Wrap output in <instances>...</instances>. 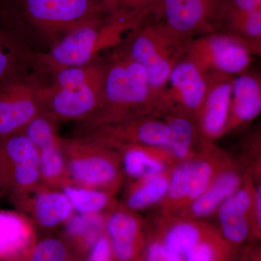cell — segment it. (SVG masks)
<instances>
[{"mask_svg": "<svg viewBox=\"0 0 261 261\" xmlns=\"http://www.w3.org/2000/svg\"><path fill=\"white\" fill-rule=\"evenodd\" d=\"M170 111L163 92L153 88L138 63L113 51L106 59L100 107L78 122L75 135L143 115L163 116Z\"/></svg>", "mask_w": 261, "mask_h": 261, "instance_id": "6da1fadb", "label": "cell"}, {"mask_svg": "<svg viewBox=\"0 0 261 261\" xmlns=\"http://www.w3.org/2000/svg\"><path fill=\"white\" fill-rule=\"evenodd\" d=\"M149 17L118 12L87 20L53 41L47 53L36 55L34 63L48 74L89 64L100 58L102 51L116 47L127 33Z\"/></svg>", "mask_w": 261, "mask_h": 261, "instance_id": "7a4b0ae2", "label": "cell"}, {"mask_svg": "<svg viewBox=\"0 0 261 261\" xmlns=\"http://www.w3.org/2000/svg\"><path fill=\"white\" fill-rule=\"evenodd\" d=\"M106 60L67 67L51 73L40 92L42 113L57 122L83 121L100 107Z\"/></svg>", "mask_w": 261, "mask_h": 261, "instance_id": "3957f363", "label": "cell"}, {"mask_svg": "<svg viewBox=\"0 0 261 261\" xmlns=\"http://www.w3.org/2000/svg\"><path fill=\"white\" fill-rule=\"evenodd\" d=\"M187 42L150 16L127 33L113 51L140 64L153 88L163 92L173 67L185 55Z\"/></svg>", "mask_w": 261, "mask_h": 261, "instance_id": "277c9868", "label": "cell"}, {"mask_svg": "<svg viewBox=\"0 0 261 261\" xmlns=\"http://www.w3.org/2000/svg\"><path fill=\"white\" fill-rule=\"evenodd\" d=\"M16 21L29 27L50 43L87 20L109 15L102 0H2Z\"/></svg>", "mask_w": 261, "mask_h": 261, "instance_id": "5b68a950", "label": "cell"}, {"mask_svg": "<svg viewBox=\"0 0 261 261\" xmlns=\"http://www.w3.org/2000/svg\"><path fill=\"white\" fill-rule=\"evenodd\" d=\"M62 147L72 184L113 195L119 190L124 174L114 149L82 136L62 138Z\"/></svg>", "mask_w": 261, "mask_h": 261, "instance_id": "8992f818", "label": "cell"}, {"mask_svg": "<svg viewBox=\"0 0 261 261\" xmlns=\"http://www.w3.org/2000/svg\"><path fill=\"white\" fill-rule=\"evenodd\" d=\"M185 55L207 73L235 76L247 71L255 53L240 37L226 32H214L190 39Z\"/></svg>", "mask_w": 261, "mask_h": 261, "instance_id": "52a82bcc", "label": "cell"}, {"mask_svg": "<svg viewBox=\"0 0 261 261\" xmlns=\"http://www.w3.org/2000/svg\"><path fill=\"white\" fill-rule=\"evenodd\" d=\"M42 81L27 70L0 82V140L22 132L42 113Z\"/></svg>", "mask_w": 261, "mask_h": 261, "instance_id": "ba28073f", "label": "cell"}, {"mask_svg": "<svg viewBox=\"0 0 261 261\" xmlns=\"http://www.w3.org/2000/svg\"><path fill=\"white\" fill-rule=\"evenodd\" d=\"M43 185L39 152L23 132L0 140V187L10 197L25 195Z\"/></svg>", "mask_w": 261, "mask_h": 261, "instance_id": "9c48e42d", "label": "cell"}, {"mask_svg": "<svg viewBox=\"0 0 261 261\" xmlns=\"http://www.w3.org/2000/svg\"><path fill=\"white\" fill-rule=\"evenodd\" d=\"M217 3L218 0H161L151 18L173 35L189 41L216 32Z\"/></svg>", "mask_w": 261, "mask_h": 261, "instance_id": "30bf717a", "label": "cell"}, {"mask_svg": "<svg viewBox=\"0 0 261 261\" xmlns=\"http://www.w3.org/2000/svg\"><path fill=\"white\" fill-rule=\"evenodd\" d=\"M76 136L106 146L132 144L168 149L169 145L167 123L162 116L156 115L132 117Z\"/></svg>", "mask_w": 261, "mask_h": 261, "instance_id": "8fae6325", "label": "cell"}, {"mask_svg": "<svg viewBox=\"0 0 261 261\" xmlns=\"http://www.w3.org/2000/svg\"><path fill=\"white\" fill-rule=\"evenodd\" d=\"M207 83L208 73L184 55L173 67L163 91L170 110L195 118L205 99Z\"/></svg>", "mask_w": 261, "mask_h": 261, "instance_id": "7c38bea8", "label": "cell"}, {"mask_svg": "<svg viewBox=\"0 0 261 261\" xmlns=\"http://www.w3.org/2000/svg\"><path fill=\"white\" fill-rule=\"evenodd\" d=\"M10 198L17 211L43 228H56L65 224L74 214L69 200L62 190L44 184L29 193Z\"/></svg>", "mask_w": 261, "mask_h": 261, "instance_id": "4fadbf2b", "label": "cell"}, {"mask_svg": "<svg viewBox=\"0 0 261 261\" xmlns=\"http://www.w3.org/2000/svg\"><path fill=\"white\" fill-rule=\"evenodd\" d=\"M233 78L231 75L208 73L207 92L195 121L200 135L209 142L225 135Z\"/></svg>", "mask_w": 261, "mask_h": 261, "instance_id": "5bb4252c", "label": "cell"}, {"mask_svg": "<svg viewBox=\"0 0 261 261\" xmlns=\"http://www.w3.org/2000/svg\"><path fill=\"white\" fill-rule=\"evenodd\" d=\"M29 139L39 152L42 183L59 190L72 184L57 126L51 123L39 125L31 132Z\"/></svg>", "mask_w": 261, "mask_h": 261, "instance_id": "9a60e30c", "label": "cell"}, {"mask_svg": "<svg viewBox=\"0 0 261 261\" xmlns=\"http://www.w3.org/2000/svg\"><path fill=\"white\" fill-rule=\"evenodd\" d=\"M108 147L119 154L124 176L135 180L168 172L178 162L164 148L132 144H114Z\"/></svg>", "mask_w": 261, "mask_h": 261, "instance_id": "2e32d148", "label": "cell"}, {"mask_svg": "<svg viewBox=\"0 0 261 261\" xmlns=\"http://www.w3.org/2000/svg\"><path fill=\"white\" fill-rule=\"evenodd\" d=\"M246 181L218 208L221 231L225 238L233 243L246 239L252 226L255 188Z\"/></svg>", "mask_w": 261, "mask_h": 261, "instance_id": "e0dca14e", "label": "cell"}, {"mask_svg": "<svg viewBox=\"0 0 261 261\" xmlns=\"http://www.w3.org/2000/svg\"><path fill=\"white\" fill-rule=\"evenodd\" d=\"M35 56L24 40L18 24L0 6V82L27 70L34 63Z\"/></svg>", "mask_w": 261, "mask_h": 261, "instance_id": "ac0fdd59", "label": "cell"}, {"mask_svg": "<svg viewBox=\"0 0 261 261\" xmlns=\"http://www.w3.org/2000/svg\"><path fill=\"white\" fill-rule=\"evenodd\" d=\"M32 221L18 211L0 210V261H22L34 243Z\"/></svg>", "mask_w": 261, "mask_h": 261, "instance_id": "d6986e66", "label": "cell"}, {"mask_svg": "<svg viewBox=\"0 0 261 261\" xmlns=\"http://www.w3.org/2000/svg\"><path fill=\"white\" fill-rule=\"evenodd\" d=\"M142 229V221L123 205H115L105 214V232L118 261H130Z\"/></svg>", "mask_w": 261, "mask_h": 261, "instance_id": "ffe728a7", "label": "cell"}, {"mask_svg": "<svg viewBox=\"0 0 261 261\" xmlns=\"http://www.w3.org/2000/svg\"><path fill=\"white\" fill-rule=\"evenodd\" d=\"M260 113V77L247 70L233 76L229 116L225 134L253 121Z\"/></svg>", "mask_w": 261, "mask_h": 261, "instance_id": "44dd1931", "label": "cell"}, {"mask_svg": "<svg viewBox=\"0 0 261 261\" xmlns=\"http://www.w3.org/2000/svg\"><path fill=\"white\" fill-rule=\"evenodd\" d=\"M232 166L229 158L212 142L205 141L192 159L188 193L182 211L202 195L221 173Z\"/></svg>", "mask_w": 261, "mask_h": 261, "instance_id": "7402d4cb", "label": "cell"}, {"mask_svg": "<svg viewBox=\"0 0 261 261\" xmlns=\"http://www.w3.org/2000/svg\"><path fill=\"white\" fill-rule=\"evenodd\" d=\"M243 184L234 166L221 173L202 195L182 211L174 219L197 220L210 216Z\"/></svg>", "mask_w": 261, "mask_h": 261, "instance_id": "603a6c76", "label": "cell"}, {"mask_svg": "<svg viewBox=\"0 0 261 261\" xmlns=\"http://www.w3.org/2000/svg\"><path fill=\"white\" fill-rule=\"evenodd\" d=\"M162 116L169 130L168 150L177 161L193 159L206 140L200 135L195 118L177 111H168Z\"/></svg>", "mask_w": 261, "mask_h": 261, "instance_id": "cb8c5ba5", "label": "cell"}, {"mask_svg": "<svg viewBox=\"0 0 261 261\" xmlns=\"http://www.w3.org/2000/svg\"><path fill=\"white\" fill-rule=\"evenodd\" d=\"M214 25L216 32L237 36L245 41L255 54H260L261 11L216 13Z\"/></svg>", "mask_w": 261, "mask_h": 261, "instance_id": "d4e9b609", "label": "cell"}, {"mask_svg": "<svg viewBox=\"0 0 261 261\" xmlns=\"http://www.w3.org/2000/svg\"><path fill=\"white\" fill-rule=\"evenodd\" d=\"M170 171L135 180L126 190L122 205L136 212L161 203L167 193Z\"/></svg>", "mask_w": 261, "mask_h": 261, "instance_id": "484cf974", "label": "cell"}, {"mask_svg": "<svg viewBox=\"0 0 261 261\" xmlns=\"http://www.w3.org/2000/svg\"><path fill=\"white\" fill-rule=\"evenodd\" d=\"M192 166V159L178 161L171 168L167 193L161 202V214L166 220L176 217L185 207Z\"/></svg>", "mask_w": 261, "mask_h": 261, "instance_id": "4316f807", "label": "cell"}, {"mask_svg": "<svg viewBox=\"0 0 261 261\" xmlns=\"http://www.w3.org/2000/svg\"><path fill=\"white\" fill-rule=\"evenodd\" d=\"M62 191L68 197L75 214H105V211L116 205L114 195L105 190L70 184Z\"/></svg>", "mask_w": 261, "mask_h": 261, "instance_id": "83f0119b", "label": "cell"}, {"mask_svg": "<svg viewBox=\"0 0 261 261\" xmlns=\"http://www.w3.org/2000/svg\"><path fill=\"white\" fill-rule=\"evenodd\" d=\"M177 219L168 229L164 246L169 251L181 255L202 241L207 229L205 224L194 219Z\"/></svg>", "mask_w": 261, "mask_h": 261, "instance_id": "f1b7e54d", "label": "cell"}, {"mask_svg": "<svg viewBox=\"0 0 261 261\" xmlns=\"http://www.w3.org/2000/svg\"><path fill=\"white\" fill-rule=\"evenodd\" d=\"M105 214H74L65 223L70 238L82 240L91 247L105 232Z\"/></svg>", "mask_w": 261, "mask_h": 261, "instance_id": "f546056e", "label": "cell"}, {"mask_svg": "<svg viewBox=\"0 0 261 261\" xmlns=\"http://www.w3.org/2000/svg\"><path fill=\"white\" fill-rule=\"evenodd\" d=\"M65 244L56 238H47L36 243L25 261H66Z\"/></svg>", "mask_w": 261, "mask_h": 261, "instance_id": "4dcf8cb0", "label": "cell"}, {"mask_svg": "<svg viewBox=\"0 0 261 261\" xmlns=\"http://www.w3.org/2000/svg\"><path fill=\"white\" fill-rule=\"evenodd\" d=\"M111 13L124 12L150 16L161 0H102Z\"/></svg>", "mask_w": 261, "mask_h": 261, "instance_id": "1f68e13d", "label": "cell"}, {"mask_svg": "<svg viewBox=\"0 0 261 261\" xmlns=\"http://www.w3.org/2000/svg\"><path fill=\"white\" fill-rule=\"evenodd\" d=\"M261 11V0H218L216 13Z\"/></svg>", "mask_w": 261, "mask_h": 261, "instance_id": "d6a6232c", "label": "cell"}, {"mask_svg": "<svg viewBox=\"0 0 261 261\" xmlns=\"http://www.w3.org/2000/svg\"><path fill=\"white\" fill-rule=\"evenodd\" d=\"M112 254L109 240L103 233L91 247L88 261H111Z\"/></svg>", "mask_w": 261, "mask_h": 261, "instance_id": "836d02e7", "label": "cell"}, {"mask_svg": "<svg viewBox=\"0 0 261 261\" xmlns=\"http://www.w3.org/2000/svg\"><path fill=\"white\" fill-rule=\"evenodd\" d=\"M187 261H214L215 251L211 244L201 242L184 253Z\"/></svg>", "mask_w": 261, "mask_h": 261, "instance_id": "e575fe53", "label": "cell"}, {"mask_svg": "<svg viewBox=\"0 0 261 261\" xmlns=\"http://www.w3.org/2000/svg\"><path fill=\"white\" fill-rule=\"evenodd\" d=\"M252 226H255L257 231L261 228V187L257 185L255 188L254 194L253 207H252Z\"/></svg>", "mask_w": 261, "mask_h": 261, "instance_id": "d590c367", "label": "cell"}, {"mask_svg": "<svg viewBox=\"0 0 261 261\" xmlns=\"http://www.w3.org/2000/svg\"><path fill=\"white\" fill-rule=\"evenodd\" d=\"M167 249L164 245L154 243L149 245L146 255V261H165Z\"/></svg>", "mask_w": 261, "mask_h": 261, "instance_id": "8d00e7d4", "label": "cell"}, {"mask_svg": "<svg viewBox=\"0 0 261 261\" xmlns=\"http://www.w3.org/2000/svg\"><path fill=\"white\" fill-rule=\"evenodd\" d=\"M165 261H181V255L167 250Z\"/></svg>", "mask_w": 261, "mask_h": 261, "instance_id": "74e56055", "label": "cell"}, {"mask_svg": "<svg viewBox=\"0 0 261 261\" xmlns=\"http://www.w3.org/2000/svg\"><path fill=\"white\" fill-rule=\"evenodd\" d=\"M2 191H1V187H0V195H1Z\"/></svg>", "mask_w": 261, "mask_h": 261, "instance_id": "f35d334b", "label": "cell"}]
</instances>
